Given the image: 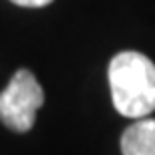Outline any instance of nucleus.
<instances>
[{"mask_svg":"<svg viewBox=\"0 0 155 155\" xmlns=\"http://www.w3.org/2000/svg\"><path fill=\"white\" fill-rule=\"evenodd\" d=\"M109 87L115 109L139 119L155 111V64L137 51H123L109 63Z\"/></svg>","mask_w":155,"mask_h":155,"instance_id":"obj_1","label":"nucleus"},{"mask_svg":"<svg viewBox=\"0 0 155 155\" xmlns=\"http://www.w3.org/2000/svg\"><path fill=\"white\" fill-rule=\"evenodd\" d=\"M45 103V93L36 77L26 69L12 75L10 83L0 93V121L10 131L26 133L35 127L36 111Z\"/></svg>","mask_w":155,"mask_h":155,"instance_id":"obj_2","label":"nucleus"},{"mask_svg":"<svg viewBox=\"0 0 155 155\" xmlns=\"http://www.w3.org/2000/svg\"><path fill=\"white\" fill-rule=\"evenodd\" d=\"M16 6H24V8H42V6L51 4L52 0H10Z\"/></svg>","mask_w":155,"mask_h":155,"instance_id":"obj_4","label":"nucleus"},{"mask_svg":"<svg viewBox=\"0 0 155 155\" xmlns=\"http://www.w3.org/2000/svg\"><path fill=\"white\" fill-rule=\"evenodd\" d=\"M123 155H155V119L139 117L121 135Z\"/></svg>","mask_w":155,"mask_h":155,"instance_id":"obj_3","label":"nucleus"}]
</instances>
